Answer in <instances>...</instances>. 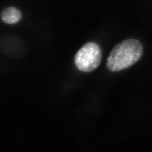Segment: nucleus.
I'll return each instance as SVG.
<instances>
[{"label":"nucleus","mask_w":152,"mask_h":152,"mask_svg":"<svg viewBox=\"0 0 152 152\" xmlns=\"http://www.w3.org/2000/svg\"><path fill=\"white\" fill-rule=\"evenodd\" d=\"M143 52V46L138 41H124L112 49L107 60V67L112 72L126 69L140 59Z\"/></svg>","instance_id":"obj_1"},{"label":"nucleus","mask_w":152,"mask_h":152,"mask_svg":"<svg viewBox=\"0 0 152 152\" xmlns=\"http://www.w3.org/2000/svg\"><path fill=\"white\" fill-rule=\"evenodd\" d=\"M102 61V52L99 45L94 42L85 44L76 53L75 63L79 70L92 72L98 68Z\"/></svg>","instance_id":"obj_2"},{"label":"nucleus","mask_w":152,"mask_h":152,"mask_svg":"<svg viewBox=\"0 0 152 152\" xmlns=\"http://www.w3.org/2000/svg\"><path fill=\"white\" fill-rule=\"evenodd\" d=\"M21 13L15 7H10L5 9L1 14V18L4 23L13 24L21 19Z\"/></svg>","instance_id":"obj_3"}]
</instances>
